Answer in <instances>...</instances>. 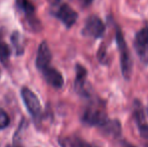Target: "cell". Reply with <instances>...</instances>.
I'll use <instances>...</instances> for the list:
<instances>
[{
  "label": "cell",
  "instance_id": "cell-1",
  "mask_svg": "<svg viewBox=\"0 0 148 147\" xmlns=\"http://www.w3.org/2000/svg\"><path fill=\"white\" fill-rule=\"evenodd\" d=\"M81 120L85 125L91 126V127H98L102 129L106 125V123L109 121L106 102L101 99L92 100L85 108Z\"/></svg>",
  "mask_w": 148,
  "mask_h": 147
},
{
  "label": "cell",
  "instance_id": "cell-2",
  "mask_svg": "<svg viewBox=\"0 0 148 147\" xmlns=\"http://www.w3.org/2000/svg\"><path fill=\"white\" fill-rule=\"evenodd\" d=\"M115 37L116 43H117V49L119 51V55H120V67L121 72L124 77L125 80H130L132 76V67L133 62L132 57H131L130 51L128 49L126 41H125L123 32L119 25H115Z\"/></svg>",
  "mask_w": 148,
  "mask_h": 147
},
{
  "label": "cell",
  "instance_id": "cell-3",
  "mask_svg": "<svg viewBox=\"0 0 148 147\" xmlns=\"http://www.w3.org/2000/svg\"><path fill=\"white\" fill-rule=\"evenodd\" d=\"M106 31V25L103 20L97 15H90L86 19L85 25L82 29V34L94 39L101 38Z\"/></svg>",
  "mask_w": 148,
  "mask_h": 147
},
{
  "label": "cell",
  "instance_id": "cell-4",
  "mask_svg": "<svg viewBox=\"0 0 148 147\" xmlns=\"http://www.w3.org/2000/svg\"><path fill=\"white\" fill-rule=\"evenodd\" d=\"M16 7L21 13H23L26 21L30 28L34 31H39L41 29V23L36 17L35 8L29 0H15Z\"/></svg>",
  "mask_w": 148,
  "mask_h": 147
},
{
  "label": "cell",
  "instance_id": "cell-5",
  "mask_svg": "<svg viewBox=\"0 0 148 147\" xmlns=\"http://www.w3.org/2000/svg\"><path fill=\"white\" fill-rule=\"evenodd\" d=\"M20 95L28 113L33 119H38L41 115V105L37 96L27 87H23L20 91Z\"/></svg>",
  "mask_w": 148,
  "mask_h": 147
},
{
  "label": "cell",
  "instance_id": "cell-6",
  "mask_svg": "<svg viewBox=\"0 0 148 147\" xmlns=\"http://www.w3.org/2000/svg\"><path fill=\"white\" fill-rule=\"evenodd\" d=\"M133 45L140 61L145 65H148V26H145L137 31Z\"/></svg>",
  "mask_w": 148,
  "mask_h": 147
},
{
  "label": "cell",
  "instance_id": "cell-7",
  "mask_svg": "<svg viewBox=\"0 0 148 147\" xmlns=\"http://www.w3.org/2000/svg\"><path fill=\"white\" fill-rule=\"evenodd\" d=\"M53 14L55 17H57L60 21L64 23V25L66 28H71L78 19V13L71 7L69 4L62 3L60 4L55 11H53Z\"/></svg>",
  "mask_w": 148,
  "mask_h": 147
},
{
  "label": "cell",
  "instance_id": "cell-8",
  "mask_svg": "<svg viewBox=\"0 0 148 147\" xmlns=\"http://www.w3.org/2000/svg\"><path fill=\"white\" fill-rule=\"evenodd\" d=\"M133 117L141 137L145 140H148V123L145 119L143 107L138 100H135L133 103Z\"/></svg>",
  "mask_w": 148,
  "mask_h": 147
},
{
  "label": "cell",
  "instance_id": "cell-9",
  "mask_svg": "<svg viewBox=\"0 0 148 147\" xmlns=\"http://www.w3.org/2000/svg\"><path fill=\"white\" fill-rule=\"evenodd\" d=\"M51 59H53V55H51V49L47 45V41H42L37 49L36 59H35V66L37 70L40 72L45 68L51 66Z\"/></svg>",
  "mask_w": 148,
  "mask_h": 147
},
{
  "label": "cell",
  "instance_id": "cell-10",
  "mask_svg": "<svg viewBox=\"0 0 148 147\" xmlns=\"http://www.w3.org/2000/svg\"><path fill=\"white\" fill-rule=\"evenodd\" d=\"M87 75L88 71L87 69L81 64L76 65V79H75V91L79 95L83 97H90V94L87 92L86 83H87Z\"/></svg>",
  "mask_w": 148,
  "mask_h": 147
},
{
  "label": "cell",
  "instance_id": "cell-11",
  "mask_svg": "<svg viewBox=\"0 0 148 147\" xmlns=\"http://www.w3.org/2000/svg\"><path fill=\"white\" fill-rule=\"evenodd\" d=\"M41 75H42L43 79L45 80V82L49 85V86L53 87L56 89H60L64 84V77H62V73L59 70L55 69L53 66L43 69L42 71H40Z\"/></svg>",
  "mask_w": 148,
  "mask_h": 147
},
{
  "label": "cell",
  "instance_id": "cell-12",
  "mask_svg": "<svg viewBox=\"0 0 148 147\" xmlns=\"http://www.w3.org/2000/svg\"><path fill=\"white\" fill-rule=\"evenodd\" d=\"M101 130L107 135L117 137L121 134V124L116 119H109V121L106 123V125Z\"/></svg>",
  "mask_w": 148,
  "mask_h": 147
},
{
  "label": "cell",
  "instance_id": "cell-13",
  "mask_svg": "<svg viewBox=\"0 0 148 147\" xmlns=\"http://www.w3.org/2000/svg\"><path fill=\"white\" fill-rule=\"evenodd\" d=\"M11 42L12 45L15 49V51L17 55H22L24 51L23 47V43H22V39H21V36L18 31H14L13 34H11Z\"/></svg>",
  "mask_w": 148,
  "mask_h": 147
},
{
  "label": "cell",
  "instance_id": "cell-14",
  "mask_svg": "<svg viewBox=\"0 0 148 147\" xmlns=\"http://www.w3.org/2000/svg\"><path fill=\"white\" fill-rule=\"evenodd\" d=\"M10 53L11 51L7 43L4 42L3 40H0V61L2 63H6V61L9 59Z\"/></svg>",
  "mask_w": 148,
  "mask_h": 147
},
{
  "label": "cell",
  "instance_id": "cell-15",
  "mask_svg": "<svg viewBox=\"0 0 148 147\" xmlns=\"http://www.w3.org/2000/svg\"><path fill=\"white\" fill-rule=\"evenodd\" d=\"M10 124V118L8 114L2 108H0V130L6 129Z\"/></svg>",
  "mask_w": 148,
  "mask_h": 147
},
{
  "label": "cell",
  "instance_id": "cell-16",
  "mask_svg": "<svg viewBox=\"0 0 148 147\" xmlns=\"http://www.w3.org/2000/svg\"><path fill=\"white\" fill-rule=\"evenodd\" d=\"M71 146L72 147H98L95 145H92V144L88 143V142H85L81 139H74L71 140Z\"/></svg>",
  "mask_w": 148,
  "mask_h": 147
},
{
  "label": "cell",
  "instance_id": "cell-17",
  "mask_svg": "<svg viewBox=\"0 0 148 147\" xmlns=\"http://www.w3.org/2000/svg\"><path fill=\"white\" fill-rule=\"evenodd\" d=\"M98 59L101 64H106V49L103 46L100 47L98 51Z\"/></svg>",
  "mask_w": 148,
  "mask_h": 147
},
{
  "label": "cell",
  "instance_id": "cell-18",
  "mask_svg": "<svg viewBox=\"0 0 148 147\" xmlns=\"http://www.w3.org/2000/svg\"><path fill=\"white\" fill-rule=\"evenodd\" d=\"M81 1V3H82V5L83 6H89V5H91L92 4V2L94 1V0H80Z\"/></svg>",
  "mask_w": 148,
  "mask_h": 147
},
{
  "label": "cell",
  "instance_id": "cell-19",
  "mask_svg": "<svg viewBox=\"0 0 148 147\" xmlns=\"http://www.w3.org/2000/svg\"><path fill=\"white\" fill-rule=\"evenodd\" d=\"M121 147H136V146H134L133 144H131L130 142H128V141H123L122 146Z\"/></svg>",
  "mask_w": 148,
  "mask_h": 147
},
{
  "label": "cell",
  "instance_id": "cell-20",
  "mask_svg": "<svg viewBox=\"0 0 148 147\" xmlns=\"http://www.w3.org/2000/svg\"><path fill=\"white\" fill-rule=\"evenodd\" d=\"M6 147H20V146H18V145H17V144H16V143H14L13 145H7V146H6Z\"/></svg>",
  "mask_w": 148,
  "mask_h": 147
},
{
  "label": "cell",
  "instance_id": "cell-21",
  "mask_svg": "<svg viewBox=\"0 0 148 147\" xmlns=\"http://www.w3.org/2000/svg\"><path fill=\"white\" fill-rule=\"evenodd\" d=\"M51 2H53V4H58L60 2V0H51Z\"/></svg>",
  "mask_w": 148,
  "mask_h": 147
},
{
  "label": "cell",
  "instance_id": "cell-22",
  "mask_svg": "<svg viewBox=\"0 0 148 147\" xmlns=\"http://www.w3.org/2000/svg\"><path fill=\"white\" fill-rule=\"evenodd\" d=\"M144 147H148V143H147V144H145V145H144Z\"/></svg>",
  "mask_w": 148,
  "mask_h": 147
},
{
  "label": "cell",
  "instance_id": "cell-23",
  "mask_svg": "<svg viewBox=\"0 0 148 147\" xmlns=\"http://www.w3.org/2000/svg\"><path fill=\"white\" fill-rule=\"evenodd\" d=\"M0 77H1V71H0Z\"/></svg>",
  "mask_w": 148,
  "mask_h": 147
},
{
  "label": "cell",
  "instance_id": "cell-24",
  "mask_svg": "<svg viewBox=\"0 0 148 147\" xmlns=\"http://www.w3.org/2000/svg\"><path fill=\"white\" fill-rule=\"evenodd\" d=\"M147 113H148V107H147Z\"/></svg>",
  "mask_w": 148,
  "mask_h": 147
}]
</instances>
